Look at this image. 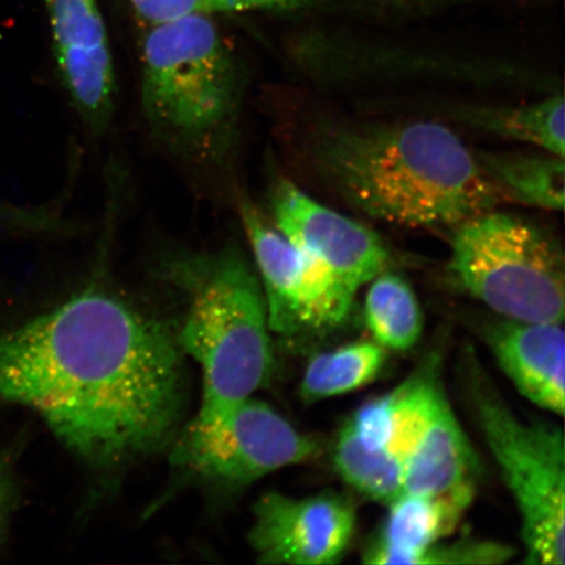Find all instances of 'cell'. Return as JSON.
I'll list each match as a JSON object with an SVG mask.
<instances>
[{"label":"cell","instance_id":"1","mask_svg":"<svg viewBox=\"0 0 565 565\" xmlns=\"http://www.w3.org/2000/svg\"><path fill=\"white\" fill-rule=\"evenodd\" d=\"M180 350L162 324L83 292L0 337V399L35 409L87 461L118 465L172 436Z\"/></svg>","mask_w":565,"mask_h":565},{"label":"cell","instance_id":"2","mask_svg":"<svg viewBox=\"0 0 565 565\" xmlns=\"http://www.w3.org/2000/svg\"><path fill=\"white\" fill-rule=\"evenodd\" d=\"M310 166L363 215L406 228L450 230L503 204L476 152L430 121H324Z\"/></svg>","mask_w":565,"mask_h":565},{"label":"cell","instance_id":"3","mask_svg":"<svg viewBox=\"0 0 565 565\" xmlns=\"http://www.w3.org/2000/svg\"><path fill=\"white\" fill-rule=\"evenodd\" d=\"M242 74L209 13L150 26L141 42V100L171 143L207 152L235 124Z\"/></svg>","mask_w":565,"mask_h":565},{"label":"cell","instance_id":"4","mask_svg":"<svg viewBox=\"0 0 565 565\" xmlns=\"http://www.w3.org/2000/svg\"><path fill=\"white\" fill-rule=\"evenodd\" d=\"M177 341L202 369L200 413L252 397L270 379L265 296L239 254H224L203 275Z\"/></svg>","mask_w":565,"mask_h":565},{"label":"cell","instance_id":"5","mask_svg":"<svg viewBox=\"0 0 565 565\" xmlns=\"http://www.w3.org/2000/svg\"><path fill=\"white\" fill-rule=\"evenodd\" d=\"M450 273L472 298L508 320L563 323L564 254L553 235L494 209L459 225Z\"/></svg>","mask_w":565,"mask_h":565},{"label":"cell","instance_id":"6","mask_svg":"<svg viewBox=\"0 0 565 565\" xmlns=\"http://www.w3.org/2000/svg\"><path fill=\"white\" fill-rule=\"evenodd\" d=\"M469 397L501 476L519 507L526 563H565V456L561 428L512 413L478 369Z\"/></svg>","mask_w":565,"mask_h":565},{"label":"cell","instance_id":"7","mask_svg":"<svg viewBox=\"0 0 565 565\" xmlns=\"http://www.w3.org/2000/svg\"><path fill=\"white\" fill-rule=\"evenodd\" d=\"M321 454L316 437L301 434L271 406L247 397L198 414L175 443L172 461L214 482L244 486Z\"/></svg>","mask_w":565,"mask_h":565},{"label":"cell","instance_id":"8","mask_svg":"<svg viewBox=\"0 0 565 565\" xmlns=\"http://www.w3.org/2000/svg\"><path fill=\"white\" fill-rule=\"evenodd\" d=\"M264 280L268 327L288 337L324 333L343 323L355 294L274 228L252 203L239 204Z\"/></svg>","mask_w":565,"mask_h":565},{"label":"cell","instance_id":"9","mask_svg":"<svg viewBox=\"0 0 565 565\" xmlns=\"http://www.w3.org/2000/svg\"><path fill=\"white\" fill-rule=\"evenodd\" d=\"M355 527V508L341 494L296 499L270 492L254 507L249 539L259 563L327 565L341 562Z\"/></svg>","mask_w":565,"mask_h":565},{"label":"cell","instance_id":"10","mask_svg":"<svg viewBox=\"0 0 565 565\" xmlns=\"http://www.w3.org/2000/svg\"><path fill=\"white\" fill-rule=\"evenodd\" d=\"M277 228L353 294L386 270L387 246L376 232L323 206L289 181L274 189Z\"/></svg>","mask_w":565,"mask_h":565},{"label":"cell","instance_id":"11","mask_svg":"<svg viewBox=\"0 0 565 565\" xmlns=\"http://www.w3.org/2000/svg\"><path fill=\"white\" fill-rule=\"evenodd\" d=\"M54 52L74 104L95 129L108 122L116 82L97 0H46Z\"/></svg>","mask_w":565,"mask_h":565},{"label":"cell","instance_id":"12","mask_svg":"<svg viewBox=\"0 0 565 565\" xmlns=\"http://www.w3.org/2000/svg\"><path fill=\"white\" fill-rule=\"evenodd\" d=\"M479 476L476 451L444 395L407 458L402 493L434 499L459 521L476 497Z\"/></svg>","mask_w":565,"mask_h":565},{"label":"cell","instance_id":"13","mask_svg":"<svg viewBox=\"0 0 565 565\" xmlns=\"http://www.w3.org/2000/svg\"><path fill=\"white\" fill-rule=\"evenodd\" d=\"M486 341L518 391L547 412L564 414L563 323L508 320L486 330Z\"/></svg>","mask_w":565,"mask_h":565},{"label":"cell","instance_id":"14","mask_svg":"<svg viewBox=\"0 0 565 565\" xmlns=\"http://www.w3.org/2000/svg\"><path fill=\"white\" fill-rule=\"evenodd\" d=\"M388 508L383 535L365 551V563L418 564L424 551L458 524L440 503L418 494L401 493Z\"/></svg>","mask_w":565,"mask_h":565},{"label":"cell","instance_id":"15","mask_svg":"<svg viewBox=\"0 0 565 565\" xmlns=\"http://www.w3.org/2000/svg\"><path fill=\"white\" fill-rule=\"evenodd\" d=\"M503 202L548 211L564 209V158L556 154L476 152Z\"/></svg>","mask_w":565,"mask_h":565},{"label":"cell","instance_id":"16","mask_svg":"<svg viewBox=\"0 0 565 565\" xmlns=\"http://www.w3.org/2000/svg\"><path fill=\"white\" fill-rule=\"evenodd\" d=\"M457 121L501 138L541 147L564 158V97L521 106H458L450 113Z\"/></svg>","mask_w":565,"mask_h":565},{"label":"cell","instance_id":"17","mask_svg":"<svg viewBox=\"0 0 565 565\" xmlns=\"http://www.w3.org/2000/svg\"><path fill=\"white\" fill-rule=\"evenodd\" d=\"M364 316L374 342L385 350L407 351L422 337L419 301L412 286L397 274L385 270L371 281Z\"/></svg>","mask_w":565,"mask_h":565},{"label":"cell","instance_id":"18","mask_svg":"<svg viewBox=\"0 0 565 565\" xmlns=\"http://www.w3.org/2000/svg\"><path fill=\"white\" fill-rule=\"evenodd\" d=\"M386 351L377 342H356L315 356L307 365L301 397L317 402L372 383L384 369Z\"/></svg>","mask_w":565,"mask_h":565},{"label":"cell","instance_id":"19","mask_svg":"<svg viewBox=\"0 0 565 565\" xmlns=\"http://www.w3.org/2000/svg\"><path fill=\"white\" fill-rule=\"evenodd\" d=\"M333 462L344 482L365 498L391 504L402 493L404 465L384 451L365 448L350 422L337 435Z\"/></svg>","mask_w":565,"mask_h":565},{"label":"cell","instance_id":"20","mask_svg":"<svg viewBox=\"0 0 565 565\" xmlns=\"http://www.w3.org/2000/svg\"><path fill=\"white\" fill-rule=\"evenodd\" d=\"M514 550L493 542L462 541L454 545L430 546L418 564H501L511 559Z\"/></svg>","mask_w":565,"mask_h":565},{"label":"cell","instance_id":"21","mask_svg":"<svg viewBox=\"0 0 565 565\" xmlns=\"http://www.w3.org/2000/svg\"><path fill=\"white\" fill-rule=\"evenodd\" d=\"M349 422L365 448L384 451L392 437L391 397L386 394L366 402Z\"/></svg>","mask_w":565,"mask_h":565},{"label":"cell","instance_id":"22","mask_svg":"<svg viewBox=\"0 0 565 565\" xmlns=\"http://www.w3.org/2000/svg\"><path fill=\"white\" fill-rule=\"evenodd\" d=\"M386 0H212L215 12L339 10L384 4ZM395 2V0H388Z\"/></svg>","mask_w":565,"mask_h":565},{"label":"cell","instance_id":"23","mask_svg":"<svg viewBox=\"0 0 565 565\" xmlns=\"http://www.w3.org/2000/svg\"><path fill=\"white\" fill-rule=\"evenodd\" d=\"M138 18L148 26L195 15L215 12L212 0H130Z\"/></svg>","mask_w":565,"mask_h":565},{"label":"cell","instance_id":"24","mask_svg":"<svg viewBox=\"0 0 565 565\" xmlns=\"http://www.w3.org/2000/svg\"><path fill=\"white\" fill-rule=\"evenodd\" d=\"M13 503H15V490L9 469L0 461V522L9 524Z\"/></svg>","mask_w":565,"mask_h":565}]
</instances>
